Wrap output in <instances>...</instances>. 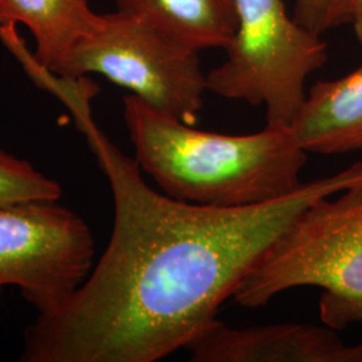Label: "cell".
Here are the masks:
<instances>
[{
	"instance_id": "6da1fadb",
	"label": "cell",
	"mask_w": 362,
	"mask_h": 362,
	"mask_svg": "<svg viewBox=\"0 0 362 362\" xmlns=\"http://www.w3.org/2000/svg\"><path fill=\"white\" fill-rule=\"evenodd\" d=\"M76 118L110 184L113 231L86 281L27 326L22 362H155L188 349L306 208L362 185L357 163L257 206L180 202L144 180L90 107Z\"/></svg>"
},
{
	"instance_id": "7a4b0ae2",
	"label": "cell",
	"mask_w": 362,
	"mask_h": 362,
	"mask_svg": "<svg viewBox=\"0 0 362 362\" xmlns=\"http://www.w3.org/2000/svg\"><path fill=\"white\" fill-rule=\"evenodd\" d=\"M122 103L136 163L176 200L248 207L285 197L302 185L308 152L293 127L220 134L161 113L134 94Z\"/></svg>"
},
{
	"instance_id": "3957f363",
	"label": "cell",
	"mask_w": 362,
	"mask_h": 362,
	"mask_svg": "<svg viewBox=\"0 0 362 362\" xmlns=\"http://www.w3.org/2000/svg\"><path fill=\"white\" fill-rule=\"evenodd\" d=\"M322 290L320 317L341 330L362 324V185L306 208L259 260L235 293L243 308H260L290 288Z\"/></svg>"
},
{
	"instance_id": "277c9868",
	"label": "cell",
	"mask_w": 362,
	"mask_h": 362,
	"mask_svg": "<svg viewBox=\"0 0 362 362\" xmlns=\"http://www.w3.org/2000/svg\"><path fill=\"white\" fill-rule=\"evenodd\" d=\"M238 28L226 61L207 74L208 91L266 107L267 125L293 127L305 83L325 65L327 46L298 25L284 0H235Z\"/></svg>"
},
{
	"instance_id": "5b68a950",
	"label": "cell",
	"mask_w": 362,
	"mask_h": 362,
	"mask_svg": "<svg viewBox=\"0 0 362 362\" xmlns=\"http://www.w3.org/2000/svg\"><path fill=\"white\" fill-rule=\"evenodd\" d=\"M98 74L161 113L194 125L204 105L207 74L199 52L128 13H104L52 76Z\"/></svg>"
},
{
	"instance_id": "8992f818",
	"label": "cell",
	"mask_w": 362,
	"mask_h": 362,
	"mask_svg": "<svg viewBox=\"0 0 362 362\" xmlns=\"http://www.w3.org/2000/svg\"><path fill=\"white\" fill-rule=\"evenodd\" d=\"M94 255L86 221L58 202L0 208V293L19 288L38 314L55 310L86 281Z\"/></svg>"
},
{
	"instance_id": "52a82bcc",
	"label": "cell",
	"mask_w": 362,
	"mask_h": 362,
	"mask_svg": "<svg viewBox=\"0 0 362 362\" xmlns=\"http://www.w3.org/2000/svg\"><path fill=\"white\" fill-rule=\"evenodd\" d=\"M194 362H362L334 329L303 324L231 327L218 321L188 348Z\"/></svg>"
},
{
	"instance_id": "ba28073f",
	"label": "cell",
	"mask_w": 362,
	"mask_h": 362,
	"mask_svg": "<svg viewBox=\"0 0 362 362\" xmlns=\"http://www.w3.org/2000/svg\"><path fill=\"white\" fill-rule=\"evenodd\" d=\"M293 129L308 153L362 151V65L345 77L314 83Z\"/></svg>"
},
{
	"instance_id": "9c48e42d",
	"label": "cell",
	"mask_w": 362,
	"mask_h": 362,
	"mask_svg": "<svg viewBox=\"0 0 362 362\" xmlns=\"http://www.w3.org/2000/svg\"><path fill=\"white\" fill-rule=\"evenodd\" d=\"M101 15L89 0H0V26H26L35 39L33 62L55 74Z\"/></svg>"
},
{
	"instance_id": "30bf717a",
	"label": "cell",
	"mask_w": 362,
	"mask_h": 362,
	"mask_svg": "<svg viewBox=\"0 0 362 362\" xmlns=\"http://www.w3.org/2000/svg\"><path fill=\"white\" fill-rule=\"evenodd\" d=\"M128 13L182 43L202 52L226 50L236 34L235 0H113Z\"/></svg>"
},
{
	"instance_id": "8fae6325",
	"label": "cell",
	"mask_w": 362,
	"mask_h": 362,
	"mask_svg": "<svg viewBox=\"0 0 362 362\" xmlns=\"http://www.w3.org/2000/svg\"><path fill=\"white\" fill-rule=\"evenodd\" d=\"M58 181L39 172L31 163L0 149V208L26 202H58Z\"/></svg>"
},
{
	"instance_id": "7c38bea8",
	"label": "cell",
	"mask_w": 362,
	"mask_h": 362,
	"mask_svg": "<svg viewBox=\"0 0 362 362\" xmlns=\"http://www.w3.org/2000/svg\"><path fill=\"white\" fill-rule=\"evenodd\" d=\"M351 0H296L294 21L315 35L350 23Z\"/></svg>"
},
{
	"instance_id": "4fadbf2b",
	"label": "cell",
	"mask_w": 362,
	"mask_h": 362,
	"mask_svg": "<svg viewBox=\"0 0 362 362\" xmlns=\"http://www.w3.org/2000/svg\"><path fill=\"white\" fill-rule=\"evenodd\" d=\"M350 23L353 25L356 37L362 45V0H351Z\"/></svg>"
}]
</instances>
